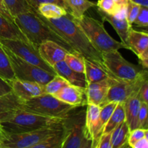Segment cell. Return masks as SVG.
<instances>
[{"label": "cell", "instance_id": "cell-34", "mask_svg": "<svg viewBox=\"0 0 148 148\" xmlns=\"http://www.w3.org/2000/svg\"><path fill=\"white\" fill-rule=\"evenodd\" d=\"M116 102H111L103 106L100 107V123L102 129L103 130L104 126L107 123V121L109 120L110 117L112 115L113 112L115 110L116 107Z\"/></svg>", "mask_w": 148, "mask_h": 148}, {"label": "cell", "instance_id": "cell-36", "mask_svg": "<svg viewBox=\"0 0 148 148\" xmlns=\"http://www.w3.org/2000/svg\"><path fill=\"white\" fill-rule=\"evenodd\" d=\"M148 130H144V129H140L137 128L134 130H132L130 132V135H129L128 143L129 145L131 147L133 144L136 143V142L139 141L141 139L144 138V137H148Z\"/></svg>", "mask_w": 148, "mask_h": 148}, {"label": "cell", "instance_id": "cell-32", "mask_svg": "<svg viewBox=\"0 0 148 148\" xmlns=\"http://www.w3.org/2000/svg\"><path fill=\"white\" fill-rule=\"evenodd\" d=\"M64 61L72 70L85 74V58L79 53H67Z\"/></svg>", "mask_w": 148, "mask_h": 148}, {"label": "cell", "instance_id": "cell-31", "mask_svg": "<svg viewBox=\"0 0 148 148\" xmlns=\"http://www.w3.org/2000/svg\"><path fill=\"white\" fill-rule=\"evenodd\" d=\"M0 77L8 82H10L15 78L10 59L1 43H0Z\"/></svg>", "mask_w": 148, "mask_h": 148}, {"label": "cell", "instance_id": "cell-6", "mask_svg": "<svg viewBox=\"0 0 148 148\" xmlns=\"http://www.w3.org/2000/svg\"><path fill=\"white\" fill-rule=\"evenodd\" d=\"M102 62L108 76L124 81H134L145 69L126 60L118 50L101 53Z\"/></svg>", "mask_w": 148, "mask_h": 148}, {"label": "cell", "instance_id": "cell-9", "mask_svg": "<svg viewBox=\"0 0 148 148\" xmlns=\"http://www.w3.org/2000/svg\"><path fill=\"white\" fill-rule=\"evenodd\" d=\"M147 75V70L145 69L141 76L134 81L121 80L109 76L111 85L105 98L100 104L99 107L111 102L124 103L130 96L136 95L140 85L143 81L148 79Z\"/></svg>", "mask_w": 148, "mask_h": 148}, {"label": "cell", "instance_id": "cell-21", "mask_svg": "<svg viewBox=\"0 0 148 148\" xmlns=\"http://www.w3.org/2000/svg\"><path fill=\"white\" fill-rule=\"evenodd\" d=\"M85 75L87 85L108 77V74L103 65L87 59H85Z\"/></svg>", "mask_w": 148, "mask_h": 148}, {"label": "cell", "instance_id": "cell-3", "mask_svg": "<svg viewBox=\"0 0 148 148\" xmlns=\"http://www.w3.org/2000/svg\"><path fill=\"white\" fill-rule=\"evenodd\" d=\"M66 117L47 116L19 110L11 119L0 124L5 133L17 134L58 125L62 124Z\"/></svg>", "mask_w": 148, "mask_h": 148}, {"label": "cell", "instance_id": "cell-2", "mask_svg": "<svg viewBox=\"0 0 148 148\" xmlns=\"http://www.w3.org/2000/svg\"><path fill=\"white\" fill-rule=\"evenodd\" d=\"M14 23L30 43L38 47L47 40L54 41L64 48L69 53H75L67 42L49 27L36 12L23 13L14 17Z\"/></svg>", "mask_w": 148, "mask_h": 148}, {"label": "cell", "instance_id": "cell-41", "mask_svg": "<svg viewBox=\"0 0 148 148\" xmlns=\"http://www.w3.org/2000/svg\"><path fill=\"white\" fill-rule=\"evenodd\" d=\"M29 2V4L33 7L35 10L36 11L37 7H38L40 4H45V3H53V4H56L59 6H62L64 7L63 1L62 0H27Z\"/></svg>", "mask_w": 148, "mask_h": 148}, {"label": "cell", "instance_id": "cell-14", "mask_svg": "<svg viewBox=\"0 0 148 148\" xmlns=\"http://www.w3.org/2000/svg\"><path fill=\"white\" fill-rule=\"evenodd\" d=\"M53 95L62 102L76 108L83 106L87 104L85 89L74 86L70 84Z\"/></svg>", "mask_w": 148, "mask_h": 148}, {"label": "cell", "instance_id": "cell-25", "mask_svg": "<svg viewBox=\"0 0 148 148\" xmlns=\"http://www.w3.org/2000/svg\"><path fill=\"white\" fill-rule=\"evenodd\" d=\"M64 8L73 18L78 19L85 14L88 9L96 6L89 0H62Z\"/></svg>", "mask_w": 148, "mask_h": 148}, {"label": "cell", "instance_id": "cell-28", "mask_svg": "<svg viewBox=\"0 0 148 148\" xmlns=\"http://www.w3.org/2000/svg\"><path fill=\"white\" fill-rule=\"evenodd\" d=\"M125 121V112H124V103H118L115 110L109 120L104 126L102 134L111 133L113 130L121 123Z\"/></svg>", "mask_w": 148, "mask_h": 148}, {"label": "cell", "instance_id": "cell-23", "mask_svg": "<svg viewBox=\"0 0 148 148\" xmlns=\"http://www.w3.org/2000/svg\"><path fill=\"white\" fill-rule=\"evenodd\" d=\"M0 39L20 40L29 42L21 30L13 22L10 21L0 14Z\"/></svg>", "mask_w": 148, "mask_h": 148}, {"label": "cell", "instance_id": "cell-17", "mask_svg": "<svg viewBox=\"0 0 148 148\" xmlns=\"http://www.w3.org/2000/svg\"><path fill=\"white\" fill-rule=\"evenodd\" d=\"M21 103L22 100L13 92L0 96V123L9 120L21 110Z\"/></svg>", "mask_w": 148, "mask_h": 148}, {"label": "cell", "instance_id": "cell-22", "mask_svg": "<svg viewBox=\"0 0 148 148\" xmlns=\"http://www.w3.org/2000/svg\"><path fill=\"white\" fill-rule=\"evenodd\" d=\"M129 0H99L96 5L104 12L118 17H127Z\"/></svg>", "mask_w": 148, "mask_h": 148}, {"label": "cell", "instance_id": "cell-15", "mask_svg": "<svg viewBox=\"0 0 148 148\" xmlns=\"http://www.w3.org/2000/svg\"><path fill=\"white\" fill-rule=\"evenodd\" d=\"M85 129L86 134L92 139L93 144L96 143L103 132L100 123V107L98 106L87 104Z\"/></svg>", "mask_w": 148, "mask_h": 148}, {"label": "cell", "instance_id": "cell-38", "mask_svg": "<svg viewBox=\"0 0 148 148\" xmlns=\"http://www.w3.org/2000/svg\"><path fill=\"white\" fill-rule=\"evenodd\" d=\"M134 24L140 27H147L148 26V7L141 6Z\"/></svg>", "mask_w": 148, "mask_h": 148}, {"label": "cell", "instance_id": "cell-5", "mask_svg": "<svg viewBox=\"0 0 148 148\" xmlns=\"http://www.w3.org/2000/svg\"><path fill=\"white\" fill-rule=\"evenodd\" d=\"M75 108L47 93L22 101L21 103V110L52 117H66Z\"/></svg>", "mask_w": 148, "mask_h": 148}, {"label": "cell", "instance_id": "cell-26", "mask_svg": "<svg viewBox=\"0 0 148 148\" xmlns=\"http://www.w3.org/2000/svg\"><path fill=\"white\" fill-rule=\"evenodd\" d=\"M36 12L46 19H56L67 14V12L63 7L53 3L40 4L37 7Z\"/></svg>", "mask_w": 148, "mask_h": 148}, {"label": "cell", "instance_id": "cell-46", "mask_svg": "<svg viewBox=\"0 0 148 148\" xmlns=\"http://www.w3.org/2000/svg\"><path fill=\"white\" fill-rule=\"evenodd\" d=\"M92 147H93V143H92V139L90 138L88 134L85 133V137L82 140L80 148H92Z\"/></svg>", "mask_w": 148, "mask_h": 148}, {"label": "cell", "instance_id": "cell-10", "mask_svg": "<svg viewBox=\"0 0 148 148\" xmlns=\"http://www.w3.org/2000/svg\"><path fill=\"white\" fill-rule=\"evenodd\" d=\"M0 43L4 47L10 49L12 53L23 60L42 68L50 73L56 75L53 68L48 64L40 56L38 47L30 42H25L20 40L0 39Z\"/></svg>", "mask_w": 148, "mask_h": 148}, {"label": "cell", "instance_id": "cell-45", "mask_svg": "<svg viewBox=\"0 0 148 148\" xmlns=\"http://www.w3.org/2000/svg\"><path fill=\"white\" fill-rule=\"evenodd\" d=\"M130 147L132 148H148V137H144L136 142Z\"/></svg>", "mask_w": 148, "mask_h": 148}, {"label": "cell", "instance_id": "cell-39", "mask_svg": "<svg viewBox=\"0 0 148 148\" xmlns=\"http://www.w3.org/2000/svg\"><path fill=\"white\" fill-rule=\"evenodd\" d=\"M137 98L141 101L142 103H148V79H145L140 85L138 90H137Z\"/></svg>", "mask_w": 148, "mask_h": 148}, {"label": "cell", "instance_id": "cell-40", "mask_svg": "<svg viewBox=\"0 0 148 148\" xmlns=\"http://www.w3.org/2000/svg\"><path fill=\"white\" fill-rule=\"evenodd\" d=\"M92 148H111V133L101 134Z\"/></svg>", "mask_w": 148, "mask_h": 148}, {"label": "cell", "instance_id": "cell-13", "mask_svg": "<svg viewBox=\"0 0 148 148\" xmlns=\"http://www.w3.org/2000/svg\"><path fill=\"white\" fill-rule=\"evenodd\" d=\"M38 50L42 59L52 67L56 63L63 61L66 53H69L62 46L51 40L42 43L38 46Z\"/></svg>", "mask_w": 148, "mask_h": 148}, {"label": "cell", "instance_id": "cell-47", "mask_svg": "<svg viewBox=\"0 0 148 148\" xmlns=\"http://www.w3.org/2000/svg\"><path fill=\"white\" fill-rule=\"evenodd\" d=\"M140 6L148 7V0H130Z\"/></svg>", "mask_w": 148, "mask_h": 148}, {"label": "cell", "instance_id": "cell-48", "mask_svg": "<svg viewBox=\"0 0 148 148\" xmlns=\"http://www.w3.org/2000/svg\"><path fill=\"white\" fill-rule=\"evenodd\" d=\"M4 130H3L2 127H1V124H0V144H1L3 138H4Z\"/></svg>", "mask_w": 148, "mask_h": 148}, {"label": "cell", "instance_id": "cell-19", "mask_svg": "<svg viewBox=\"0 0 148 148\" xmlns=\"http://www.w3.org/2000/svg\"><path fill=\"white\" fill-rule=\"evenodd\" d=\"M98 12L103 21L108 22L113 26L114 30H116L117 34L121 38V43L127 46L129 49L127 43H128L129 33H130V29L132 28V26L129 24L127 17H118L111 15L103 12L99 8H98Z\"/></svg>", "mask_w": 148, "mask_h": 148}, {"label": "cell", "instance_id": "cell-50", "mask_svg": "<svg viewBox=\"0 0 148 148\" xmlns=\"http://www.w3.org/2000/svg\"><path fill=\"white\" fill-rule=\"evenodd\" d=\"M0 148H7V147H3V146L0 145Z\"/></svg>", "mask_w": 148, "mask_h": 148}, {"label": "cell", "instance_id": "cell-7", "mask_svg": "<svg viewBox=\"0 0 148 148\" xmlns=\"http://www.w3.org/2000/svg\"><path fill=\"white\" fill-rule=\"evenodd\" d=\"M2 46L10 59L16 79L36 82L45 85L56 75L23 60L10 49Z\"/></svg>", "mask_w": 148, "mask_h": 148}, {"label": "cell", "instance_id": "cell-8", "mask_svg": "<svg viewBox=\"0 0 148 148\" xmlns=\"http://www.w3.org/2000/svg\"><path fill=\"white\" fill-rule=\"evenodd\" d=\"M64 127V121L58 125L17 134L4 132V138L0 145L7 148H28L38 144L49 136L55 134Z\"/></svg>", "mask_w": 148, "mask_h": 148}, {"label": "cell", "instance_id": "cell-20", "mask_svg": "<svg viewBox=\"0 0 148 148\" xmlns=\"http://www.w3.org/2000/svg\"><path fill=\"white\" fill-rule=\"evenodd\" d=\"M141 101L136 95H132L124 103L125 121L127 122L130 131L137 128L138 126V115Z\"/></svg>", "mask_w": 148, "mask_h": 148}, {"label": "cell", "instance_id": "cell-11", "mask_svg": "<svg viewBox=\"0 0 148 148\" xmlns=\"http://www.w3.org/2000/svg\"><path fill=\"white\" fill-rule=\"evenodd\" d=\"M86 110L68 114L64 121L66 134L62 148H80L86 133L85 129Z\"/></svg>", "mask_w": 148, "mask_h": 148}, {"label": "cell", "instance_id": "cell-49", "mask_svg": "<svg viewBox=\"0 0 148 148\" xmlns=\"http://www.w3.org/2000/svg\"><path fill=\"white\" fill-rule=\"evenodd\" d=\"M119 148H130V146L129 145V144H128V143H124V145H123L122 146H121V147H119Z\"/></svg>", "mask_w": 148, "mask_h": 148}, {"label": "cell", "instance_id": "cell-12", "mask_svg": "<svg viewBox=\"0 0 148 148\" xmlns=\"http://www.w3.org/2000/svg\"><path fill=\"white\" fill-rule=\"evenodd\" d=\"M12 92L22 101L28 100L45 93L44 85L36 82L14 78L10 82Z\"/></svg>", "mask_w": 148, "mask_h": 148}, {"label": "cell", "instance_id": "cell-37", "mask_svg": "<svg viewBox=\"0 0 148 148\" xmlns=\"http://www.w3.org/2000/svg\"><path fill=\"white\" fill-rule=\"evenodd\" d=\"M147 103L141 102V105H140V111H139L138 115V126H137V128L147 130Z\"/></svg>", "mask_w": 148, "mask_h": 148}, {"label": "cell", "instance_id": "cell-1", "mask_svg": "<svg viewBox=\"0 0 148 148\" xmlns=\"http://www.w3.org/2000/svg\"><path fill=\"white\" fill-rule=\"evenodd\" d=\"M38 15L49 27L59 33L75 52L85 59L103 64L101 53L94 47L70 14L67 13L66 15L56 19H46Z\"/></svg>", "mask_w": 148, "mask_h": 148}, {"label": "cell", "instance_id": "cell-33", "mask_svg": "<svg viewBox=\"0 0 148 148\" xmlns=\"http://www.w3.org/2000/svg\"><path fill=\"white\" fill-rule=\"evenodd\" d=\"M68 85H69V83L66 79L59 75H56L53 79L44 85V92L50 95H54Z\"/></svg>", "mask_w": 148, "mask_h": 148}, {"label": "cell", "instance_id": "cell-44", "mask_svg": "<svg viewBox=\"0 0 148 148\" xmlns=\"http://www.w3.org/2000/svg\"><path fill=\"white\" fill-rule=\"evenodd\" d=\"M138 56L140 64L142 66V68L144 69H147L148 67V49H146L144 52L140 54Z\"/></svg>", "mask_w": 148, "mask_h": 148}, {"label": "cell", "instance_id": "cell-27", "mask_svg": "<svg viewBox=\"0 0 148 148\" xmlns=\"http://www.w3.org/2000/svg\"><path fill=\"white\" fill-rule=\"evenodd\" d=\"M130 130L125 121L117 126L111 133V148H119L128 140Z\"/></svg>", "mask_w": 148, "mask_h": 148}, {"label": "cell", "instance_id": "cell-4", "mask_svg": "<svg viewBox=\"0 0 148 148\" xmlns=\"http://www.w3.org/2000/svg\"><path fill=\"white\" fill-rule=\"evenodd\" d=\"M75 23L83 31L94 47L101 53L127 49L123 43L113 38L106 30L102 23L93 17L84 14L80 18H73Z\"/></svg>", "mask_w": 148, "mask_h": 148}, {"label": "cell", "instance_id": "cell-16", "mask_svg": "<svg viewBox=\"0 0 148 148\" xmlns=\"http://www.w3.org/2000/svg\"><path fill=\"white\" fill-rule=\"evenodd\" d=\"M110 85L111 79L108 76L103 80L87 85L85 88L87 104H94L99 106L108 92Z\"/></svg>", "mask_w": 148, "mask_h": 148}, {"label": "cell", "instance_id": "cell-29", "mask_svg": "<svg viewBox=\"0 0 148 148\" xmlns=\"http://www.w3.org/2000/svg\"><path fill=\"white\" fill-rule=\"evenodd\" d=\"M9 12L14 18L23 13L36 12L27 0H3Z\"/></svg>", "mask_w": 148, "mask_h": 148}, {"label": "cell", "instance_id": "cell-42", "mask_svg": "<svg viewBox=\"0 0 148 148\" xmlns=\"http://www.w3.org/2000/svg\"><path fill=\"white\" fill-rule=\"evenodd\" d=\"M12 92V89L10 82L5 80L1 77H0V96L7 95Z\"/></svg>", "mask_w": 148, "mask_h": 148}, {"label": "cell", "instance_id": "cell-24", "mask_svg": "<svg viewBox=\"0 0 148 148\" xmlns=\"http://www.w3.org/2000/svg\"><path fill=\"white\" fill-rule=\"evenodd\" d=\"M129 49L132 51L137 56L141 54L148 49V35L145 32H140L130 29L128 37Z\"/></svg>", "mask_w": 148, "mask_h": 148}, {"label": "cell", "instance_id": "cell-30", "mask_svg": "<svg viewBox=\"0 0 148 148\" xmlns=\"http://www.w3.org/2000/svg\"><path fill=\"white\" fill-rule=\"evenodd\" d=\"M65 134H66V130L64 124L63 128L59 132L49 136L38 144L28 148H62Z\"/></svg>", "mask_w": 148, "mask_h": 148}, {"label": "cell", "instance_id": "cell-35", "mask_svg": "<svg viewBox=\"0 0 148 148\" xmlns=\"http://www.w3.org/2000/svg\"><path fill=\"white\" fill-rule=\"evenodd\" d=\"M141 6L133 1L129 0L128 6H127V20L128 21L130 25H132L134 24V22L140 12V9Z\"/></svg>", "mask_w": 148, "mask_h": 148}, {"label": "cell", "instance_id": "cell-43", "mask_svg": "<svg viewBox=\"0 0 148 148\" xmlns=\"http://www.w3.org/2000/svg\"><path fill=\"white\" fill-rule=\"evenodd\" d=\"M0 14L2 15L4 17H5V18L7 19L8 20H10V21L14 23V18L12 17L10 13L9 12L8 10H7V7H6L3 0H0Z\"/></svg>", "mask_w": 148, "mask_h": 148}, {"label": "cell", "instance_id": "cell-18", "mask_svg": "<svg viewBox=\"0 0 148 148\" xmlns=\"http://www.w3.org/2000/svg\"><path fill=\"white\" fill-rule=\"evenodd\" d=\"M53 69L56 75L62 77L66 79L70 85L85 89L87 87L86 79L85 74L77 72L72 70L64 61H61L53 66Z\"/></svg>", "mask_w": 148, "mask_h": 148}]
</instances>
